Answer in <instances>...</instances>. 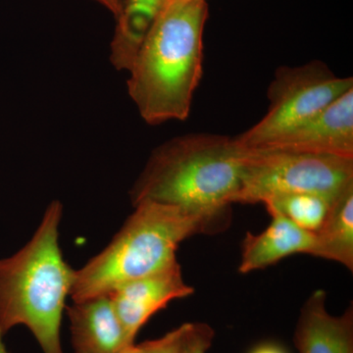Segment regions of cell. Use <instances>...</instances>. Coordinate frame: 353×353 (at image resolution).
<instances>
[{
    "instance_id": "cell-22",
    "label": "cell",
    "mask_w": 353,
    "mask_h": 353,
    "mask_svg": "<svg viewBox=\"0 0 353 353\" xmlns=\"http://www.w3.org/2000/svg\"><path fill=\"white\" fill-rule=\"evenodd\" d=\"M185 1H190V0H185Z\"/></svg>"
},
{
    "instance_id": "cell-4",
    "label": "cell",
    "mask_w": 353,
    "mask_h": 353,
    "mask_svg": "<svg viewBox=\"0 0 353 353\" xmlns=\"http://www.w3.org/2000/svg\"><path fill=\"white\" fill-rule=\"evenodd\" d=\"M101 252L80 270L70 296L73 301L108 294L116 288L178 263L183 241L223 231L214 221L170 204L141 201Z\"/></svg>"
},
{
    "instance_id": "cell-16",
    "label": "cell",
    "mask_w": 353,
    "mask_h": 353,
    "mask_svg": "<svg viewBox=\"0 0 353 353\" xmlns=\"http://www.w3.org/2000/svg\"><path fill=\"white\" fill-rule=\"evenodd\" d=\"M214 336V330L208 324L190 323L185 353H208Z\"/></svg>"
},
{
    "instance_id": "cell-5",
    "label": "cell",
    "mask_w": 353,
    "mask_h": 353,
    "mask_svg": "<svg viewBox=\"0 0 353 353\" xmlns=\"http://www.w3.org/2000/svg\"><path fill=\"white\" fill-rule=\"evenodd\" d=\"M245 150L240 189L233 204L263 203L281 194L301 192L333 201L353 183V158L262 148Z\"/></svg>"
},
{
    "instance_id": "cell-14",
    "label": "cell",
    "mask_w": 353,
    "mask_h": 353,
    "mask_svg": "<svg viewBox=\"0 0 353 353\" xmlns=\"http://www.w3.org/2000/svg\"><path fill=\"white\" fill-rule=\"evenodd\" d=\"M331 201L314 194H287L264 201L265 208L275 209L296 226L314 234L328 214Z\"/></svg>"
},
{
    "instance_id": "cell-1",
    "label": "cell",
    "mask_w": 353,
    "mask_h": 353,
    "mask_svg": "<svg viewBox=\"0 0 353 353\" xmlns=\"http://www.w3.org/2000/svg\"><path fill=\"white\" fill-rule=\"evenodd\" d=\"M206 0H170L129 69L128 92L150 125L189 117L203 71Z\"/></svg>"
},
{
    "instance_id": "cell-11",
    "label": "cell",
    "mask_w": 353,
    "mask_h": 353,
    "mask_svg": "<svg viewBox=\"0 0 353 353\" xmlns=\"http://www.w3.org/2000/svg\"><path fill=\"white\" fill-rule=\"evenodd\" d=\"M269 226L259 234L246 233L241 245L239 272L248 274L277 264L294 254H309L314 234L305 231L275 209L266 208Z\"/></svg>"
},
{
    "instance_id": "cell-20",
    "label": "cell",
    "mask_w": 353,
    "mask_h": 353,
    "mask_svg": "<svg viewBox=\"0 0 353 353\" xmlns=\"http://www.w3.org/2000/svg\"><path fill=\"white\" fill-rule=\"evenodd\" d=\"M0 353H9L7 352L6 345L3 343V334L0 332Z\"/></svg>"
},
{
    "instance_id": "cell-18",
    "label": "cell",
    "mask_w": 353,
    "mask_h": 353,
    "mask_svg": "<svg viewBox=\"0 0 353 353\" xmlns=\"http://www.w3.org/2000/svg\"><path fill=\"white\" fill-rule=\"evenodd\" d=\"M95 1L106 7L109 11L113 13L116 18H118V16L120 15L122 6H121V3L118 0H95Z\"/></svg>"
},
{
    "instance_id": "cell-2",
    "label": "cell",
    "mask_w": 353,
    "mask_h": 353,
    "mask_svg": "<svg viewBox=\"0 0 353 353\" xmlns=\"http://www.w3.org/2000/svg\"><path fill=\"white\" fill-rule=\"evenodd\" d=\"M245 154L234 137L192 132L169 139L153 150L132 185V205L150 201L179 206L225 229Z\"/></svg>"
},
{
    "instance_id": "cell-9",
    "label": "cell",
    "mask_w": 353,
    "mask_h": 353,
    "mask_svg": "<svg viewBox=\"0 0 353 353\" xmlns=\"http://www.w3.org/2000/svg\"><path fill=\"white\" fill-rule=\"evenodd\" d=\"M66 311L75 353H119L134 345L108 294L74 301Z\"/></svg>"
},
{
    "instance_id": "cell-6",
    "label": "cell",
    "mask_w": 353,
    "mask_h": 353,
    "mask_svg": "<svg viewBox=\"0 0 353 353\" xmlns=\"http://www.w3.org/2000/svg\"><path fill=\"white\" fill-rule=\"evenodd\" d=\"M353 88L352 77H339L322 61L284 66L269 85L264 117L234 137L245 148H259L297 126Z\"/></svg>"
},
{
    "instance_id": "cell-15",
    "label": "cell",
    "mask_w": 353,
    "mask_h": 353,
    "mask_svg": "<svg viewBox=\"0 0 353 353\" xmlns=\"http://www.w3.org/2000/svg\"><path fill=\"white\" fill-rule=\"evenodd\" d=\"M190 323H183L161 338L137 345L139 353H185Z\"/></svg>"
},
{
    "instance_id": "cell-8",
    "label": "cell",
    "mask_w": 353,
    "mask_h": 353,
    "mask_svg": "<svg viewBox=\"0 0 353 353\" xmlns=\"http://www.w3.org/2000/svg\"><path fill=\"white\" fill-rule=\"evenodd\" d=\"M255 148L353 158V88L312 117Z\"/></svg>"
},
{
    "instance_id": "cell-10",
    "label": "cell",
    "mask_w": 353,
    "mask_h": 353,
    "mask_svg": "<svg viewBox=\"0 0 353 353\" xmlns=\"http://www.w3.org/2000/svg\"><path fill=\"white\" fill-rule=\"evenodd\" d=\"M294 343L299 353H353L352 306L331 314L326 292L315 290L301 309Z\"/></svg>"
},
{
    "instance_id": "cell-7",
    "label": "cell",
    "mask_w": 353,
    "mask_h": 353,
    "mask_svg": "<svg viewBox=\"0 0 353 353\" xmlns=\"http://www.w3.org/2000/svg\"><path fill=\"white\" fill-rule=\"evenodd\" d=\"M194 289L185 283L178 263L137 279L113 290L110 296L128 339L134 343L146 323L171 301L192 296Z\"/></svg>"
},
{
    "instance_id": "cell-17",
    "label": "cell",
    "mask_w": 353,
    "mask_h": 353,
    "mask_svg": "<svg viewBox=\"0 0 353 353\" xmlns=\"http://www.w3.org/2000/svg\"><path fill=\"white\" fill-rule=\"evenodd\" d=\"M250 353H289L282 345L274 343H264L250 350Z\"/></svg>"
},
{
    "instance_id": "cell-12",
    "label": "cell",
    "mask_w": 353,
    "mask_h": 353,
    "mask_svg": "<svg viewBox=\"0 0 353 353\" xmlns=\"http://www.w3.org/2000/svg\"><path fill=\"white\" fill-rule=\"evenodd\" d=\"M308 255L353 270V183L332 202Z\"/></svg>"
},
{
    "instance_id": "cell-3",
    "label": "cell",
    "mask_w": 353,
    "mask_h": 353,
    "mask_svg": "<svg viewBox=\"0 0 353 353\" xmlns=\"http://www.w3.org/2000/svg\"><path fill=\"white\" fill-rule=\"evenodd\" d=\"M62 212L59 201L51 202L31 241L0 259V332L27 327L43 353H63L62 316L76 277L60 248Z\"/></svg>"
},
{
    "instance_id": "cell-13",
    "label": "cell",
    "mask_w": 353,
    "mask_h": 353,
    "mask_svg": "<svg viewBox=\"0 0 353 353\" xmlns=\"http://www.w3.org/2000/svg\"><path fill=\"white\" fill-rule=\"evenodd\" d=\"M169 1L123 0L111 43L110 60L116 70L129 71L148 30Z\"/></svg>"
},
{
    "instance_id": "cell-19",
    "label": "cell",
    "mask_w": 353,
    "mask_h": 353,
    "mask_svg": "<svg viewBox=\"0 0 353 353\" xmlns=\"http://www.w3.org/2000/svg\"><path fill=\"white\" fill-rule=\"evenodd\" d=\"M119 353H139L138 347H137L136 343L134 345H131V347L125 348L122 352Z\"/></svg>"
},
{
    "instance_id": "cell-21",
    "label": "cell",
    "mask_w": 353,
    "mask_h": 353,
    "mask_svg": "<svg viewBox=\"0 0 353 353\" xmlns=\"http://www.w3.org/2000/svg\"><path fill=\"white\" fill-rule=\"evenodd\" d=\"M118 1H119V2H120V3H121V6H122L123 0H118Z\"/></svg>"
}]
</instances>
